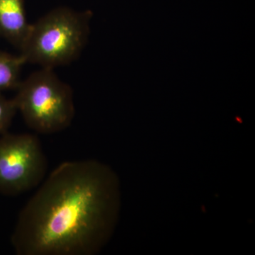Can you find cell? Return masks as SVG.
Masks as SVG:
<instances>
[{"label": "cell", "mask_w": 255, "mask_h": 255, "mask_svg": "<svg viewBox=\"0 0 255 255\" xmlns=\"http://www.w3.org/2000/svg\"><path fill=\"white\" fill-rule=\"evenodd\" d=\"M117 174L95 160L69 161L50 173L20 211L11 243L18 255H94L117 227Z\"/></svg>", "instance_id": "obj_1"}, {"label": "cell", "mask_w": 255, "mask_h": 255, "mask_svg": "<svg viewBox=\"0 0 255 255\" xmlns=\"http://www.w3.org/2000/svg\"><path fill=\"white\" fill-rule=\"evenodd\" d=\"M90 14L58 7L32 23L20 56L25 63L53 69L75 61L90 33Z\"/></svg>", "instance_id": "obj_2"}, {"label": "cell", "mask_w": 255, "mask_h": 255, "mask_svg": "<svg viewBox=\"0 0 255 255\" xmlns=\"http://www.w3.org/2000/svg\"><path fill=\"white\" fill-rule=\"evenodd\" d=\"M13 100L25 123L35 132L52 134L70 127L75 114L71 87L53 69L43 68L20 82Z\"/></svg>", "instance_id": "obj_3"}, {"label": "cell", "mask_w": 255, "mask_h": 255, "mask_svg": "<svg viewBox=\"0 0 255 255\" xmlns=\"http://www.w3.org/2000/svg\"><path fill=\"white\" fill-rule=\"evenodd\" d=\"M48 161L36 135L11 134L0 137V194L17 196L41 184Z\"/></svg>", "instance_id": "obj_4"}, {"label": "cell", "mask_w": 255, "mask_h": 255, "mask_svg": "<svg viewBox=\"0 0 255 255\" xmlns=\"http://www.w3.org/2000/svg\"><path fill=\"white\" fill-rule=\"evenodd\" d=\"M30 26L23 0H0V36L20 49Z\"/></svg>", "instance_id": "obj_5"}, {"label": "cell", "mask_w": 255, "mask_h": 255, "mask_svg": "<svg viewBox=\"0 0 255 255\" xmlns=\"http://www.w3.org/2000/svg\"><path fill=\"white\" fill-rule=\"evenodd\" d=\"M24 64L20 55L16 56L0 51V92L17 88Z\"/></svg>", "instance_id": "obj_6"}, {"label": "cell", "mask_w": 255, "mask_h": 255, "mask_svg": "<svg viewBox=\"0 0 255 255\" xmlns=\"http://www.w3.org/2000/svg\"><path fill=\"white\" fill-rule=\"evenodd\" d=\"M16 112L14 100H7L0 94V135L7 132Z\"/></svg>", "instance_id": "obj_7"}]
</instances>
